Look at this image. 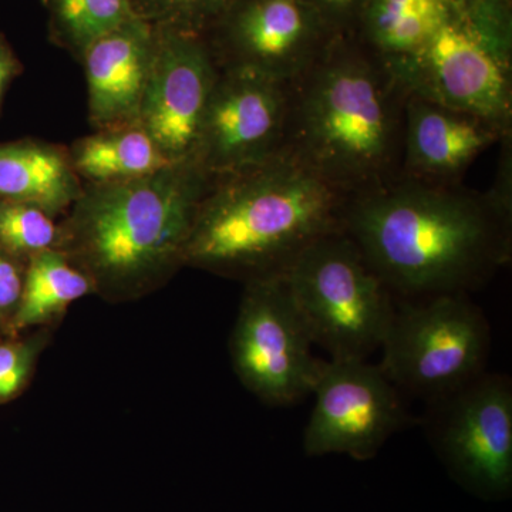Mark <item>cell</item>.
<instances>
[{
	"mask_svg": "<svg viewBox=\"0 0 512 512\" xmlns=\"http://www.w3.org/2000/svg\"><path fill=\"white\" fill-rule=\"evenodd\" d=\"M343 232L390 292L464 293L510 262L512 168L485 192L399 177L350 198Z\"/></svg>",
	"mask_w": 512,
	"mask_h": 512,
	"instance_id": "cell-1",
	"label": "cell"
},
{
	"mask_svg": "<svg viewBox=\"0 0 512 512\" xmlns=\"http://www.w3.org/2000/svg\"><path fill=\"white\" fill-rule=\"evenodd\" d=\"M214 180L185 161L126 183L84 185L59 224L56 249L103 301H140L185 268L192 224Z\"/></svg>",
	"mask_w": 512,
	"mask_h": 512,
	"instance_id": "cell-2",
	"label": "cell"
},
{
	"mask_svg": "<svg viewBox=\"0 0 512 512\" xmlns=\"http://www.w3.org/2000/svg\"><path fill=\"white\" fill-rule=\"evenodd\" d=\"M350 195L282 150L215 177L192 224L184 266L242 284L282 278L306 248L343 231Z\"/></svg>",
	"mask_w": 512,
	"mask_h": 512,
	"instance_id": "cell-3",
	"label": "cell"
},
{
	"mask_svg": "<svg viewBox=\"0 0 512 512\" xmlns=\"http://www.w3.org/2000/svg\"><path fill=\"white\" fill-rule=\"evenodd\" d=\"M407 93L365 45L339 36L289 84L285 150L355 197L402 177Z\"/></svg>",
	"mask_w": 512,
	"mask_h": 512,
	"instance_id": "cell-4",
	"label": "cell"
},
{
	"mask_svg": "<svg viewBox=\"0 0 512 512\" xmlns=\"http://www.w3.org/2000/svg\"><path fill=\"white\" fill-rule=\"evenodd\" d=\"M313 345L330 359H367L396 311L392 292L345 234L320 238L282 276Z\"/></svg>",
	"mask_w": 512,
	"mask_h": 512,
	"instance_id": "cell-5",
	"label": "cell"
},
{
	"mask_svg": "<svg viewBox=\"0 0 512 512\" xmlns=\"http://www.w3.org/2000/svg\"><path fill=\"white\" fill-rule=\"evenodd\" d=\"M490 348L484 313L464 293H441L396 308L379 366L397 389L431 403L483 375Z\"/></svg>",
	"mask_w": 512,
	"mask_h": 512,
	"instance_id": "cell-6",
	"label": "cell"
},
{
	"mask_svg": "<svg viewBox=\"0 0 512 512\" xmlns=\"http://www.w3.org/2000/svg\"><path fill=\"white\" fill-rule=\"evenodd\" d=\"M229 338L232 369L242 386L269 406H292L311 396L323 360L284 278L244 284Z\"/></svg>",
	"mask_w": 512,
	"mask_h": 512,
	"instance_id": "cell-7",
	"label": "cell"
},
{
	"mask_svg": "<svg viewBox=\"0 0 512 512\" xmlns=\"http://www.w3.org/2000/svg\"><path fill=\"white\" fill-rule=\"evenodd\" d=\"M387 66L407 94L511 133V60L504 59L460 10L420 50Z\"/></svg>",
	"mask_w": 512,
	"mask_h": 512,
	"instance_id": "cell-8",
	"label": "cell"
},
{
	"mask_svg": "<svg viewBox=\"0 0 512 512\" xmlns=\"http://www.w3.org/2000/svg\"><path fill=\"white\" fill-rule=\"evenodd\" d=\"M311 417L303 433L308 456H375L409 421L399 389L366 359L323 360L313 386Z\"/></svg>",
	"mask_w": 512,
	"mask_h": 512,
	"instance_id": "cell-9",
	"label": "cell"
},
{
	"mask_svg": "<svg viewBox=\"0 0 512 512\" xmlns=\"http://www.w3.org/2000/svg\"><path fill=\"white\" fill-rule=\"evenodd\" d=\"M338 37L306 0H235L205 39L220 70L291 84Z\"/></svg>",
	"mask_w": 512,
	"mask_h": 512,
	"instance_id": "cell-10",
	"label": "cell"
},
{
	"mask_svg": "<svg viewBox=\"0 0 512 512\" xmlns=\"http://www.w3.org/2000/svg\"><path fill=\"white\" fill-rule=\"evenodd\" d=\"M289 84L242 69L220 70L194 161L214 177L238 173L285 148Z\"/></svg>",
	"mask_w": 512,
	"mask_h": 512,
	"instance_id": "cell-11",
	"label": "cell"
},
{
	"mask_svg": "<svg viewBox=\"0 0 512 512\" xmlns=\"http://www.w3.org/2000/svg\"><path fill=\"white\" fill-rule=\"evenodd\" d=\"M430 404V436L448 466L481 493H507L512 483L510 379L483 373Z\"/></svg>",
	"mask_w": 512,
	"mask_h": 512,
	"instance_id": "cell-12",
	"label": "cell"
},
{
	"mask_svg": "<svg viewBox=\"0 0 512 512\" xmlns=\"http://www.w3.org/2000/svg\"><path fill=\"white\" fill-rule=\"evenodd\" d=\"M156 29V52L138 126L168 163L194 161L205 113L220 77L207 39Z\"/></svg>",
	"mask_w": 512,
	"mask_h": 512,
	"instance_id": "cell-13",
	"label": "cell"
},
{
	"mask_svg": "<svg viewBox=\"0 0 512 512\" xmlns=\"http://www.w3.org/2000/svg\"><path fill=\"white\" fill-rule=\"evenodd\" d=\"M156 52V29L133 18L96 40L80 57L94 130L138 126Z\"/></svg>",
	"mask_w": 512,
	"mask_h": 512,
	"instance_id": "cell-14",
	"label": "cell"
},
{
	"mask_svg": "<svg viewBox=\"0 0 512 512\" xmlns=\"http://www.w3.org/2000/svg\"><path fill=\"white\" fill-rule=\"evenodd\" d=\"M507 134L470 114L407 94L402 177L460 183L473 161Z\"/></svg>",
	"mask_w": 512,
	"mask_h": 512,
	"instance_id": "cell-15",
	"label": "cell"
},
{
	"mask_svg": "<svg viewBox=\"0 0 512 512\" xmlns=\"http://www.w3.org/2000/svg\"><path fill=\"white\" fill-rule=\"evenodd\" d=\"M83 187L66 146L35 138L0 143V198L36 205L56 220Z\"/></svg>",
	"mask_w": 512,
	"mask_h": 512,
	"instance_id": "cell-16",
	"label": "cell"
},
{
	"mask_svg": "<svg viewBox=\"0 0 512 512\" xmlns=\"http://www.w3.org/2000/svg\"><path fill=\"white\" fill-rule=\"evenodd\" d=\"M67 150L83 185L126 183L171 164L140 126L94 130L77 138Z\"/></svg>",
	"mask_w": 512,
	"mask_h": 512,
	"instance_id": "cell-17",
	"label": "cell"
},
{
	"mask_svg": "<svg viewBox=\"0 0 512 512\" xmlns=\"http://www.w3.org/2000/svg\"><path fill=\"white\" fill-rule=\"evenodd\" d=\"M457 9L456 0H365L357 29L390 64L420 50Z\"/></svg>",
	"mask_w": 512,
	"mask_h": 512,
	"instance_id": "cell-18",
	"label": "cell"
},
{
	"mask_svg": "<svg viewBox=\"0 0 512 512\" xmlns=\"http://www.w3.org/2000/svg\"><path fill=\"white\" fill-rule=\"evenodd\" d=\"M93 286L59 249L40 252L25 266L22 298L10 338L28 329L60 322L74 302L93 295Z\"/></svg>",
	"mask_w": 512,
	"mask_h": 512,
	"instance_id": "cell-19",
	"label": "cell"
},
{
	"mask_svg": "<svg viewBox=\"0 0 512 512\" xmlns=\"http://www.w3.org/2000/svg\"><path fill=\"white\" fill-rule=\"evenodd\" d=\"M50 37L80 60L87 47L136 18L130 0H43Z\"/></svg>",
	"mask_w": 512,
	"mask_h": 512,
	"instance_id": "cell-20",
	"label": "cell"
},
{
	"mask_svg": "<svg viewBox=\"0 0 512 512\" xmlns=\"http://www.w3.org/2000/svg\"><path fill=\"white\" fill-rule=\"evenodd\" d=\"M60 229L55 218L26 202L0 198V251L22 264L56 249Z\"/></svg>",
	"mask_w": 512,
	"mask_h": 512,
	"instance_id": "cell-21",
	"label": "cell"
},
{
	"mask_svg": "<svg viewBox=\"0 0 512 512\" xmlns=\"http://www.w3.org/2000/svg\"><path fill=\"white\" fill-rule=\"evenodd\" d=\"M235 0H130L137 18L154 28L207 37Z\"/></svg>",
	"mask_w": 512,
	"mask_h": 512,
	"instance_id": "cell-22",
	"label": "cell"
},
{
	"mask_svg": "<svg viewBox=\"0 0 512 512\" xmlns=\"http://www.w3.org/2000/svg\"><path fill=\"white\" fill-rule=\"evenodd\" d=\"M49 329H39L26 338L0 343V406L28 389L43 350L49 345Z\"/></svg>",
	"mask_w": 512,
	"mask_h": 512,
	"instance_id": "cell-23",
	"label": "cell"
},
{
	"mask_svg": "<svg viewBox=\"0 0 512 512\" xmlns=\"http://www.w3.org/2000/svg\"><path fill=\"white\" fill-rule=\"evenodd\" d=\"M467 22L500 53L511 60V0H456Z\"/></svg>",
	"mask_w": 512,
	"mask_h": 512,
	"instance_id": "cell-24",
	"label": "cell"
},
{
	"mask_svg": "<svg viewBox=\"0 0 512 512\" xmlns=\"http://www.w3.org/2000/svg\"><path fill=\"white\" fill-rule=\"evenodd\" d=\"M25 266L0 251V330L8 336L22 298Z\"/></svg>",
	"mask_w": 512,
	"mask_h": 512,
	"instance_id": "cell-25",
	"label": "cell"
},
{
	"mask_svg": "<svg viewBox=\"0 0 512 512\" xmlns=\"http://www.w3.org/2000/svg\"><path fill=\"white\" fill-rule=\"evenodd\" d=\"M336 36H349L359 25L365 0H306Z\"/></svg>",
	"mask_w": 512,
	"mask_h": 512,
	"instance_id": "cell-26",
	"label": "cell"
},
{
	"mask_svg": "<svg viewBox=\"0 0 512 512\" xmlns=\"http://www.w3.org/2000/svg\"><path fill=\"white\" fill-rule=\"evenodd\" d=\"M23 72V64L16 56L15 50L9 45L6 37L0 33V111H2L3 99L6 90L13 80Z\"/></svg>",
	"mask_w": 512,
	"mask_h": 512,
	"instance_id": "cell-27",
	"label": "cell"
}]
</instances>
